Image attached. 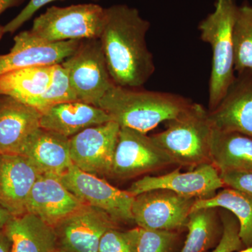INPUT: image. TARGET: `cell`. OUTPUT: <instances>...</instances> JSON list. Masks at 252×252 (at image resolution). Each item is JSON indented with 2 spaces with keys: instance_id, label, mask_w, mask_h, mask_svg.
I'll return each instance as SVG.
<instances>
[{
  "instance_id": "obj_28",
  "label": "cell",
  "mask_w": 252,
  "mask_h": 252,
  "mask_svg": "<svg viewBox=\"0 0 252 252\" xmlns=\"http://www.w3.org/2000/svg\"><path fill=\"white\" fill-rule=\"evenodd\" d=\"M223 225V232L220 242L206 252H236L245 248L240 236V224L236 217L228 210L218 208Z\"/></svg>"
},
{
  "instance_id": "obj_23",
  "label": "cell",
  "mask_w": 252,
  "mask_h": 252,
  "mask_svg": "<svg viewBox=\"0 0 252 252\" xmlns=\"http://www.w3.org/2000/svg\"><path fill=\"white\" fill-rule=\"evenodd\" d=\"M188 230L181 252H206L220 242L223 225L218 208L193 210L189 217Z\"/></svg>"
},
{
  "instance_id": "obj_26",
  "label": "cell",
  "mask_w": 252,
  "mask_h": 252,
  "mask_svg": "<svg viewBox=\"0 0 252 252\" xmlns=\"http://www.w3.org/2000/svg\"><path fill=\"white\" fill-rule=\"evenodd\" d=\"M77 100V95L69 82L67 71L62 64H57L53 68L52 80L47 89L27 104L41 112L55 104Z\"/></svg>"
},
{
  "instance_id": "obj_18",
  "label": "cell",
  "mask_w": 252,
  "mask_h": 252,
  "mask_svg": "<svg viewBox=\"0 0 252 252\" xmlns=\"http://www.w3.org/2000/svg\"><path fill=\"white\" fill-rule=\"evenodd\" d=\"M41 113V128L69 138L88 127L112 121L100 107L79 100L55 104Z\"/></svg>"
},
{
  "instance_id": "obj_12",
  "label": "cell",
  "mask_w": 252,
  "mask_h": 252,
  "mask_svg": "<svg viewBox=\"0 0 252 252\" xmlns=\"http://www.w3.org/2000/svg\"><path fill=\"white\" fill-rule=\"evenodd\" d=\"M118 224L103 210L84 204L54 228L59 248L69 252H98L102 235L118 228Z\"/></svg>"
},
{
  "instance_id": "obj_27",
  "label": "cell",
  "mask_w": 252,
  "mask_h": 252,
  "mask_svg": "<svg viewBox=\"0 0 252 252\" xmlns=\"http://www.w3.org/2000/svg\"><path fill=\"white\" fill-rule=\"evenodd\" d=\"M132 252H172L178 240V231L137 228L127 230Z\"/></svg>"
},
{
  "instance_id": "obj_25",
  "label": "cell",
  "mask_w": 252,
  "mask_h": 252,
  "mask_svg": "<svg viewBox=\"0 0 252 252\" xmlns=\"http://www.w3.org/2000/svg\"><path fill=\"white\" fill-rule=\"evenodd\" d=\"M235 72L252 71V6H238L233 29Z\"/></svg>"
},
{
  "instance_id": "obj_17",
  "label": "cell",
  "mask_w": 252,
  "mask_h": 252,
  "mask_svg": "<svg viewBox=\"0 0 252 252\" xmlns=\"http://www.w3.org/2000/svg\"><path fill=\"white\" fill-rule=\"evenodd\" d=\"M41 113L10 96L0 94V154H21L40 127Z\"/></svg>"
},
{
  "instance_id": "obj_31",
  "label": "cell",
  "mask_w": 252,
  "mask_h": 252,
  "mask_svg": "<svg viewBox=\"0 0 252 252\" xmlns=\"http://www.w3.org/2000/svg\"><path fill=\"white\" fill-rule=\"evenodd\" d=\"M225 187L240 190L252 197V170H232L220 172Z\"/></svg>"
},
{
  "instance_id": "obj_10",
  "label": "cell",
  "mask_w": 252,
  "mask_h": 252,
  "mask_svg": "<svg viewBox=\"0 0 252 252\" xmlns=\"http://www.w3.org/2000/svg\"><path fill=\"white\" fill-rule=\"evenodd\" d=\"M223 187L220 171L212 163H204L188 172H181L179 167L166 175L144 176L127 191L135 197L149 190L166 189L186 198L207 199Z\"/></svg>"
},
{
  "instance_id": "obj_29",
  "label": "cell",
  "mask_w": 252,
  "mask_h": 252,
  "mask_svg": "<svg viewBox=\"0 0 252 252\" xmlns=\"http://www.w3.org/2000/svg\"><path fill=\"white\" fill-rule=\"evenodd\" d=\"M98 252H132L127 230L121 231L118 228L107 230L100 239Z\"/></svg>"
},
{
  "instance_id": "obj_36",
  "label": "cell",
  "mask_w": 252,
  "mask_h": 252,
  "mask_svg": "<svg viewBox=\"0 0 252 252\" xmlns=\"http://www.w3.org/2000/svg\"><path fill=\"white\" fill-rule=\"evenodd\" d=\"M4 26L0 24V40H1V38H2V36H4Z\"/></svg>"
},
{
  "instance_id": "obj_8",
  "label": "cell",
  "mask_w": 252,
  "mask_h": 252,
  "mask_svg": "<svg viewBox=\"0 0 252 252\" xmlns=\"http://www.w3.org/2000/svg\"><path fill=\"white\" fill-rule=\"evenodd\" d=\"M175 165L170 157L152 140L140 131L121 127L111 175L121 180Z\"/></svg>"
},
{
  "instance_id": "obj_13",
  "label": "cell",
  "mask_w": 252,
  "mask_h": 252,
  "mask_svg": "<svg viewBox=\"0 0 252 252\" xmlns=\"http://www.w3.org/2000/svg\"><path fill=\"white\" fill-rule=\"evenodd\" d=\"M8 54H0V75L24 68L61 64L77 49L81 40L49 42L36 37L31 31L15 36Z\"/></svg>"
},
{
  "instance_id": "obj_14",
  "label": "cell",
  "mask_w": 252,
  "mask_h": 252,
  "mask_svg": "<svg viewBox=\"0 0 252 252\" xmlns=\"http://www.w3.org/2000/svg\"><path fill=\"white\" fill-rule=\"evenodd\" d=\"M238 74L209 120L215 130L252 137V71Z\"/></svg>"
},
{
  "instance_id": "obj_1",
  "label": "cell",
  "mask_w": 252,
  "mask_h": 252,
  "mask_svg": "<svg viewBox=\"0 0 252 252\" xmlns=\"http://www.w3.org/2000/svg\"><path fill=\"white\" fill-rule=\"evenodd\" d=\"M150 26L138 10L128 5L105 8V22L99 40L116 86L140 89L153 75V54L146 40Z\"/></svg>"
},
{
  "instance_id": "obj_21",
  "label": "cell",
  "mask_w": 252,
  "mask_h": 252,
  "mask_svg": "<svg viewBox=\"0 0 252 252\" xmlns=\"http://www.w3.org/2000/svg\"><path fill=\"white\" fill-rule=\"evenodd\" d=\"M210 157L220 172L252 170V137L213 129Z\"/></svg>"
},
{
  "instance_id": "obj_4",
  "label": "cell",
  "mask_w": 252,
  "mask_h": 252,
  "mask_svg": "<svg viewBox=\"0 0 252 252\" xmlns=\"http://www.w3.org/2000/svg\"><path fill=\"white\" fill-rule=\"evenodd\" d=\"M238 9L235 0H216L214 11L198 26L200 39L212 52L208 111L216 108L235 78L233 29Z\"/></svg>"
},
{
  "instance_id": "obj_37",
  "label": "cell",
  "mask_w": 252,
  "mask_h": 252,
  "mask_svg": "<svg viewBox=\"0 0 252 252\" xmlns=\"http://www.w3.org/2000/svg\"><path fill=\"white\" fill-rule=\"evenodd\" d=\"M68 252L67 251V250H63V249L62 248H58V250H56V252Z\"/></svg>"
},
{
  "instance_id": "obj_16",
  "label": "cell",
  "mask_w": 252,
  "mask_h": 252,
  "mask_svg": "<svg viewBox=\"0 0 252 252\" xmlns=\"http://www.w3.org/2000/svg\"><path fill=\"white\" fill-rule=\"evenodd\" d=\"M83 205L59 176L41 174L30 194L26 212L54 227Z\"/></svg>"
},
{
  "instance_id": "obj_6",
  "label": "cell",
  "mask_w": 252,
  "mask_h": 252,
  "mask_svg": "<svg viewBox=\"0 0 252 252\" xmlns=\"http://www.w3.org/2000/svg\"><path fill=\"white\" fill-rule=\"evenodd\" d=\"M61 64L67 71L78 100L81 102L97 107L104 94L115 85L99 38L81 40L76 51Z\"/></svg>"
},
{
  "instance_id": "obj_32",
  "label": "cell",
  "mask_w": 252,
  "mask_h": 252,
  "mask_svg": "<svg viewBox=\"0 0 252 252\" xmlns=\"http://www.w3.org/2000/svg\"><path fill=\"white\" fill-rule=\"evenodd\" d=\"M26 0H0V16L11 8L21 6Z\"/></svg>"
},
{
  "instance_id": "obj_7",
  "label": "cell",
  "mask_w": 252,
  "mask_h": 252,
  "mask_svg": "<svg viewBox=\"0 0 252 252\" xmlns=\"http://www.w3.org/2000/svg\"><path fill=\"white\" fill-rule=\"evenodd\" d=\"M196 200L166 189H155L139 194L134 197L132 205L134 223L144 229H185Z\"/></svg>"
},
{
  "instance_id": "obj_19",
  "label": "cell",
  "mask_w": 252,
  "mask_h": 252,
  "mask_svg": "<svg viewBox=\"0 0 252 252\" xmlns=\"http://www.w3.org/2000/svg\"><path fill=\"white\" fill-rule=\"evenodd\" d=\"M22 155L47 175L61 177L73 164L69 137L41 127L30 137Z\"/></svg>"
},
{
  "instance_id": "obj_24",
  "label": "cell",
  "mask_w": 252,
  "mask_h": 252,
  "mask_svg": "<svg viewBox=\"0 0 252 252\" xmlns=\"http://www.w3.org/2000/svg\"><path fill=\"white\" fill-rule=\"evenodd\" d=\"M203 208H222L231 212L238 220L240 236L244 245L245 248L252 246V196L237 189L225 187L212 198L197 199L191 212Z\"/></svg>"
},
{
  "instance_id": "obj_30",
  "label": "cell",
  "mask_w": 252,
  "mask_h": 252,
  "mask_svg": "<svg viewBox=\"0 0 252 252\" xmlns=\"http://www.w3.org/2000/svg\"><path fill=\"white\" fill-rule=\"evenodd\" d=\"M58 0H30L27 5L22 9V11L13 18L9 23L4 26V33L13 34L18 31L20 28L33 17L34 14L41 9L43 6ZM94 1H99L101 0H93Z\"/></svg>"
},
{
  "instance_id": "obj_35",
  "label": "cell",
  "mask_w": 252,
  "mask_h": 252,
  "mask_svg": "<svg viewBox=\"0 0 252 252\" xmlns=\"http://www.w3.org/2000/svg\"><path fill=\"white\" fill-rule=\"evenodd\" d=\"M236 252H252V246L248 247V248H243V250Z\"/></svg>"
},
{
  "instance_id": "obj_2",
  "label": "cell",
  "mask_w": 252,
  "mask_h": 252,
  "mask_svg": "<svg viewBox=\"0 0 252 252\" xmlns=\"http://www.w3.org/2000/svg\"><path fill=\"white\" fill-rule=\"evenodd\" d=\"M191 102L180 94L114 85L97 107L120 127L147 133L161 123L174 119Z\"/></svg>"
},
{
  "instance_id": "obj_15",
  "label": "cell",
  "mask_w": 252,
  "mask_h": 252,
  "mask_svg": "<svg viewBox=\"0 0 252 252\" xmlns=\"http://www.w3.org/2000/svg\"><path fill=\"white\" fill-rule=\"evenodd\" d=\"M41 174L26 156L0 154V205L13 217L26 213L30 194Z\"/></svg>"
},
{
  "instance_id": "obj_34",
  "label": "cell",
  "mask_w": 252,
  "mask_h": 252,
  "mask_svg": "<svg viewBox=\"0 0 252 252\" xmlns=\"http://www.w3.org/2000/svg\"><path fill=\"white\" fill-rule=\"evenodd\" d=\"M0 252H11L9 240L3 229L0 230Z\"/></svg>"
},
{
  "instance_id": "obj_5",
  "label": "cell",
  "mask_w": 252,
  "mask_h": 252,
  "mask_svg": "<svg viewBox=\"0 0 252 252\" xmlns=\"http://www.w3.org/2000/svg\"><path fill=\"white\" fill-rule=\"evenodd\" d=\"M104 22L105 8L94 3L52 6L34 18L30 31L49 42L98 39Z\"/></svg>"
},
{
  "instance_id": "obj_3",
  "label": "cell",
  "mask_w": 252,
  "mask_h": 252,
  "mask_svg": "<svg viewBox=\"0 0 252 252\" xmlns=\"http://www.w3.org/2000/svg\"><path fill=\"white\" fill-rule=\"evenodd\" d=\"M165 123V130L151 137L175 165L194 168L212 163L210 145L213 127L209 120L208 109L191 102Z\"/></svg>"
},
{
  "instance_id": "obj_33",
  "label": "cell",
  "mask_w": 252,
  "mask_h": 252,
  "mask_svg": "<svg viewBox=\"0 0 252 252\" xmlns=\"http://www.w3.org/2000/svg\"><path fill=\"white\" fill-rule=\"evenodd\" d=\"M12 217L7 210L0 205V230L4 228L5 225Z\"/></svg>"
},
{
  "instance_id": "obj_22",
  "label": "cell",
  "mask_w": 252,
  "mask_h": 252,
  "mask_svg": "<svg viewBox=\"0 0 252 252\" xmlns=\"http://www.w3.org/2000/svg\"><path fill=\"white\" fill-rule=\"evenodd\" d=\"M52 66L16 69L0 75V94L10 96L28 104L41 95L51 84Z\"/></svg>"
},
{
  "instance_id": "obj_11",
  "label": "cell",
  "mask_w": 252,
  "mask_h": 252,
  "mask_svg": "<svg viewBox=\"0 0 252 252\" xmlns=\"http://www.w3.org/2000/svg\"><path fill=\"white\" fill-rule=\"evenodd\" d=\"M120 128L111 121L88 127L70 137L72 163L91 175H111Z\"/></svg>"
},
{
  "instance_id": "obj_9",
  "label": "cell",
  "mask_w": 252,
  "mask_h": 252,
  "mask_svg": "<svg viewBox=\"0 0 252 252\" xmlns=\"http://www.w3.org/2000/svg\"><path fill=\"white\" fill-rule=\"evenodd\" d=\"M61 177L65 187L84 204L103 210L117 223H134V197L113 187L98 176L82 171L72 164Z\"/></svg>"
},
{
  "instance_id": "obj_20",
  "label": "cell",
  "mask_w": 252,
  "mask_h": 252,
  "mask_svg": "<svg viewBox=\"0 0 252 252\" xmlns=\"http://www.w3.org/2000/svg\"><path fill=\"white\" fill-rule=\"evenodd\" d=\"M3 230L11 252H55L59 248L54 227L28 212L11 217Z\"/></svg>"
}]
</instances>
